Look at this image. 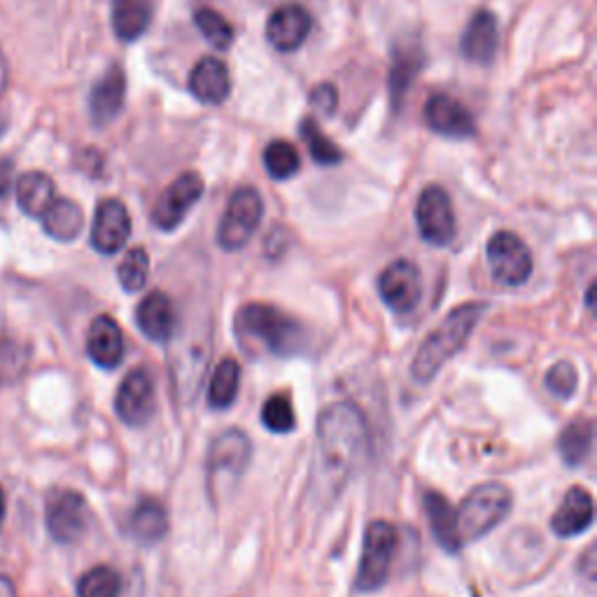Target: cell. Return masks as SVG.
Listing matches in <instances>:
<instances>
[{"label":"cell","instance_id":"obj_1","mask_svg":"<svg viewBox=\"0 0 597 597\" xmlns=\"http://www.w3.org/2000/svg\"><path fill=\"white\" fill-rule=\"evenodd\" d=\"M315 478L320 495H338L360 472L372 451L370 423L351 402L327 406L317 418Z\"/></svg>","mask_w":597,"mask_h":597},{"label":"cell","instance_id":"obj_2","mask_svg":"<svg viewBox=\"0 0 597 597\" xmlns=\"http://www.w3.org/2000/svg\"><path fill=\"white\" fill-rule=\"evenodd\" d=\"M236 334L245 346L266 355L290 357L306 346V332L290 313L269 304H247L236 315Z\"/></svg>","mask_w":597,"mask_h":597},{"label":"cell","instance_id":"obj_3","mask_svg":"<svg viewBox=\"0 0 597 597\" xmlns=\"http://www.w3.org/2000/svg\"><path fill=\"white\" fill-rule=\"evenodd\" d=\"M486 304L474 302L451 311L448 317H444V323L423 341V346L411 362V376L418 383H429L439 374L442 366L467 346L480 317L486 315Z\"/></svg>","mask_w":597,"mask_h":597},{"label":"cell","instance_id":"obj_4","mask_svg":"<svg viewBox=\"0 0 597 597\" xmlns=\"http://www.w3.org/2000/svg\"><path fill=\"white\" fill-rule=\"evenodd\" d=\"M252 444L241 429L220 432L205 457V474H209V493L213 499L232 495L250 465Z\"/></svg>","mask_w":597,"mask_h":597},{"label":"cell","instance_id":"obj_5","mask_svg":"<svg viewBox=\"0 0 597 597\" xmlns=\"http://www.w3.org/2000/svg\"><path fill=\"white\" fill-rule=\"evenodd\" d=\"M512 509V493L502 484H484L476 486L461 509L455 512L457 516V533H461L463 544L476 542L486 537L493 527H497L504 518H507Z\"/></svg>","mask_w":597,"mask_h":597},{"label":"cell","instance_id":"obj_6","mask_svg":"<svg viewBox=\"0 0 597 597\" xmlns=\"http://www.w3.org/2000/svg\"><path fill=\"white\" fill-rule=\"evenodd\" d=\"M395 548H397L395 525L387 520L370 523L364 533L360 571L355 577L357 593H374L383 588V584L389 577V565H393Z\"/></svg>","mask_w":597,"mask_h":597},{"label":"cell","instance_id":"obj_7","mask_svg":"<svg viewBox=\"0 0 597 597\" xmlns=\"http://www.w3.org/2000/svg\"><path fill=\"white\" fill-rule=\"evenodd\" d=\"M264 215V201L255 188H239L229 199L226 211L217 226V243L226 252L245 247L257 232Z\"/></svg>","mask_w":597,"mask_h":597},{"label":"cell","instance_id":"obj_8","mask_svg":"<svg viewBox=\"0 0 597 597\" xmlns=\"http://www.w3.org/2000/svg\"><path fill=\"white\" fill-rule=\"evenodd\" d=\"M488 264L493 279L507 287H518L533 275L530 247L523 243L514 232H497L488 241Z\"/></svg>","mask_w":597,"mask_h":597},{"label":"cell","instance_id":"obj_9","mask_svg":"<svg viewBox=\"0 0 597 597\" xmlns=\"http://www.w3.org/2000/svg\"><path fill=\"white\" fill-rule=\"evenodd\" d=\"M44 523L52 539L59 544H75L84 537L89 527V504L78 490H54L48 497Z\"/></svg>","mask_w":597,"mask_h":597},{"label":"cell","instance_id":"obj_10","mask_svg":"<svg viewBox=\"0 0 597 597\" xmlns=\"http://www.w3.org/2000/svg\"><path fill=\"white\" fill-rule=\"evenodd\" d=\"M203 178L194 171L178 175L171 185L156 199L152 209V222L162 232H173L188 217L203 194Z\"/></svg>","mask_w":597,"mask_h":597},{"label":"cell","instance_id":"obj_11","mask_svg":"<svg viewBox=\"0 0 597 597\" xmlns=\"http://www.w3.org/2000/svg\"><path fill=\"white\" fill-rule=\"evenodd\" d=\"M416 222L421 229V236L436 247H446L453 243L457 224L451 196L444 188L429 185L423 190L418 205H416Z\"/></svg>","mask_w":597,"mask_h":597},{"label":"cell","instance_id":"obj_12","mask_svg":"<svg viewBox=\"0 0 597 597\" xmlns=\"http://www.w3.org/2000/svg\"><path fill=\"white\" fill-rule=\"evenodd\" d=\"M154 381L143 366H138L122 381L118 397H114V411L124 425L143 427L154 416Z\"/></svg>","mask_w":597,"mask_h":597},{"label":"cell","instance_id":"obj_13","mask_svg":"<svg viewBox=\"0 0 597 597\" xmlns=\"http://www.w3.org/2000/svg\"><path fill=\"white\" fill-rule=\"evenodd\" d=\"M381 298L395 313H411L421 304L423 283L418 266L408 260H397L389 264L378 279Z\"/></svg>","mask_w":597,"mask_h":597},{"label":"cell","instance_id":"obj_14","mask_svg":"<svg viewBox=\"0 0 597 597\" xmlns=\"http://www.w3.org/2000/svg\"><path fill=\"white\" fill-rule=\"evenodd\" d=\"M131 236V215L120 199H103L91 224V245L101 255H118Z\"/></svg>","mask_w":597,"mask_h":597},{"label":"cell","instance_id":"obj_15","mask_svg":"<svg viewBox=\"0 0 597 597\" xmlns=\"http://www.w3.org/2000/svg\"><path fill=\"white\" fill-rule=\"evenodd\" d=\"M313 29V17L306 8L287 3L275 10L266 21V40L273 50L279 52H296Z\"/></svg>","mask_w":597,"mask_h":597},{"label":"cell","instance_id":"obj_16","mask_svg":"<svg viewBox=\"0 0 597 597\" xmlns=\"http://www.w3.org/2000/svg\"><path fill=\"white\" fill-rule=\"evenodd\" d=\"M425 122L434 133L457 138V141L476 135V122L472 118V112L448 94H434L427 99Z\"/></svg>","mask_w":597,"mask_h":597},{"label":"cell","instance_id":"obj_17","mask_svg":"<svg viewBox=\"0 0 597 597\" xmlns=\"http://www.w3.org/2000/svg\"><path fill=\"white\" fill-rule=\"evenodd\" d=\"M127 99V75L122 65H110L101 80L91 87L89 94V118L97 127H108L124 108Z\"/></svg>","mask_w":597,"mask_h":597},{"label":"cell","instance_id":"obj_18","mask_svg":"<svg viewBox=\"0 0 597 597\" xmlns=\"http://www.w3.org/2000/svg\"><path fill=\"white\" fill-rule=\"evenodd\" d=\"M87 355L101 370H114L124 360V336L110 315L94 317L87 332Z\"/></svg>","mask_w":597,"mask_h":597},{"label":"cell","instance_id":"obj_19","mask_svg":"<svg viewBox=\"0 0 597 597\" xmlns=\"http://www.w3.org/2000/svg\"><path fill=\"white\" fill-rule=\"evenodd\" d=\"M497 48H499L497 17L488 10L476 12L461 40L463 57L472 63H490L497 54Z\"/></svg>","mask_w":597,"mask_h":597},{"label":"cell","instance_id":"obj_20","mask_svg":"<svg viewBox=\"0 0 597 597\" xmlns=\"http://www.w3.org/2000/svg\"><path fill=\"white\" fill-rule=\"evenodd\" d=\"M190 91L201 103L209 105L224 103L229 99V91H232V75H229V68L224 65V61L215 57L201 59L190 75Z\"/></svg>","mask_w":597,"mask_h":597},{"label":"cell","instance_id":"obj_21","mask_svg":"<svg viewBox=\"0 0 597 597\" xmlns=\"http://www.w3.org/2000/svg\"><path fill=\"white\" fill-rule=\"evenodd\" d=\"M135 323L154 343H169L175 332V308L164 292H150L135 311Z\"/></svg>","mask_w":597,"mask_h":597},{"label":"cell","instance_id":"obj_22","mask_svg":"<svg viewBox=\"0 0 597 597\" xmlns=\"http://www.w3.org/2000/svg\"><path fill=\"white\" fill-rule=\"evenodd\" d=\"M593 497L586 488L567 490L558 512L550 518V527L558 537H577L593 525Z\"/></svg>","mask_w":597,"mask_h":597},{"label":"cell","instance_id":"obj_23","mask_svg":"<svg viewBox=\"0 0 597 597\" xmlns=\"http://www.w3.org/2000/svg\"><path fill=\"white\" fill-rule=\"evenodd\" d=\"M129 535L143 546L162 542L169 533V514L166 507L154 497H145L133 507L129 516Z\"/></svg>","mask_w":597,"mask_h":597},{"label":"cell","instance_id":"obj_24","mask_svg":"<svg viewBox=\"0 0 597 597\" xmlns=\"http://www.w3.org/2000/svg\"><path fill=\"white\" fill-rule=\"evenodd\" d=\"M423 504H425V514H427V523H429L434 539L439 542V546L448 550V554H457V550L463 548V539H461V533H457V516H455L453 504L444 495L434 490L425 495Z\"/></svg>","mask_w":597,"mask_h":597},{"label":"cell","instance_id":"obj_25","mask_svg":"<svg viewBox=\"0 0 597 597\" xmlns=\"http://www.w3.org/2000/svg\"><path fill=\"white\" fill-rule=\"evenodd\" d=\"M14 194H17V205L21 209V213L29 217H40L57 199V185L48 173L29 171L24 175H19Z\"/></svg>","mask_w":597,"mask_h":597},{"label":"cell","instance_id":"obj_26","mask_svg":"<svg viewBox=\"0 0 597 597\" xmlns=\"http://www.w3.org/2000/svg\"><path fill=\"white\" fill-rule=\"evenodd\" d=\"M44 234L61 243H71L82 234L84 213L71 199H54L48 211L40 215Z\"/></svg>","mask_w":597,"mask_h":597},{"label":"cell","instance_id":"obj_27","mask_svg":"<svg viewBox=\"0 0 597 597\" xmlns=\"http://www.w3.org/2000/svg\"><path fill=\"white\" fill-rule=\"evenodd\" d=\"M150 27V8L145 0H114L112 31L120 40L133 42Z\"/></svg>","mask_w":597,"mask_h":597},{"label":"cell","instance_id":"obj_28","mask_svg":"<svg viewBox=\"0 0 597 597\" xmlns=\"http://www.w3.org/2000/svg\"><path fill=\"white\" fill-rule=\"evenodd\" d=\"M593 448V423L579 418L569 423L558 436V453L569 467L581 465Z\"/></svg>","mask_w":597,"mask_h":597},{"label":"cell","instance_id":"obj_29","mask_svg":"<svg viewBox=\"0 0 597 597\" xmlns=\"http://www.w3.org/2000/svg\"><path fill=\"white\" fill-rule=\"evenodd\" d=\"M239 383H241V364L234 357H226L217 364V370L211 378L209 387V404L213 408H229L234 404L239 395Z\"/></svg>","mask_w":597,"mask_h":597},{"label":"cell","instance_id":"obj_30","mask_svg":"<svg viewBox=\"0 0 597 597\" xmlns=\"http://www.w3.org/2000/svg\"><path fill=\"white\" fill-rule=\"evenodd\" d=\"M298 133H302L304 143L313 156V162L320 166H336L343 162V152L338 145L332 141V138L317 127L315 120L304 118L302 124H298Z\"/></svg>","mask_w":597,"mask_h":597},{"label":"cell","instance_id":"obj_31","mask_svg":"<svg viewBox=\"0 0 597 597\" xmlns=\"http://www.w3.org/2000/svg\"><path fill=\"white\" fill-rule=\"evenodd\" d=\"M122 577L108 565L91 567L78 581V597H120Z\"/></svg>","mask_w":597,"mask_h":597},{"label":"cell","instance_id":"obj_32","mask_svg":"<svg viewBox=\"0 0 597 597\" xmlns=\"http://www.w3.org/2000/svg\"><path fill=\"white\" fill-rule=\"evenodd\" d=\"M264 166L273 180H290L302 169V159L290 141H273L264 150Z\"/></svg>","mask_w":597,"mask_h":597},{"label":"cell","instance_id":"obj_33","mask_svg":"<svg viewBox=\"0 0 597 597\" xmlns=\"http://www.w3.org/2000/svg\"><path fill=\"white\" fill-rule=\"evenodd\" d=\"M194 24L199 33L209 40L215 50H229L234 42V27L213 8H201L194 14Z\"/></svg>","mask_w":597,"mask_h":597},{"label":"cell","instance_id":"obj_34","mask_svg":"<svg viewBox=\"0 0 597 597\" xmlns=\"http://www.w3.org/2000/svg\"><path fill=\"white\" fill-rule=\"evenodd\" d=\"M148 275H150V257L145 247H131L118 269L120 285L127 292H141L148 283Z\"/></svg>","mask_w":597,"mask_h":597},{"label":"cell","instance_id":"obj_35","mask_svg":"<svg viewBox=\"0 0 597 597\" xmlns=\"http://www.w3.org/2000/svg\"><path fill=\"white\" fill-rule=\"evenodd\" d=\"M262 423L266 425V429L275 434L292 432L296 425V418H294V408H292L290 397L287 395L269 397L262 408Z\"/></svg>","mask_w":597,"mask_h":597},{"label":"cell","instance_id":"obj_36","mask_svg":"<svg viewBox=\"0 0 597 597\" xmlns=\"http://www.w3.org/2000/svg\"><path fill=\"white\" fill-rule=\"evenodd\" d=\"M546 387L560 399H567L577 389V370L569 362H558L554 370L546 374Z\"/></svg>","mask_w":597,"mask_h":597},{"label":"cell","instance_id":"obj_37","mask_svg":"<svg viewBox=\"0 0 597 597\" xmlns=\"http://www.w3.org/2000/svg\"><path fill=\"white\" fill-rule=\"evenodd\" d=\"M421 54H397L395 57V65L393 71H389V89H393V97L399 99L404 97L406 87L413 82V78H416L418 68L413 65V61H418Z\"/></svg>","mask_w":597,"mask_h":597},{"label":"cell","instance_id":"obj_38","mask_svg":"<svg viewBox=\"0 0 597 597\" xmlns=\"http://www.w3.org/2000/svg\"><path fill=\"white\" fill-rule=\"evenodd\" d=\"M311 103L323 112V114H332L338 105V94H336V89L332 84H317L313 89V97H311Z\"/></svg>","mask_w":597,"mask_h":597},{"label":"cell","instance_id":"obj_39","mask_svg":"<svg viewBox=\"0 0 597 597\" xmlns=\"http://www.w3.org/2000/svg\"><path fill=\"white\" fill-rule=\"evenodd\" d=\"M12 162L6 156H0V199H8L10 190H12Z\"/></svg>","mask_w":597,"mask_h":597},{"label":"cell","instance_id":"obj_40","mask_svg":"<svg viewBox=\"0 0 597 597\" xmlns=\"http://www.w3.org/2000/svg\"><path fill=\"white\" fill-rule=\"evenodd\" d=\"M8 84H10V68L3 50H0V99H3V94L8 91Z\"/></svg>","mask_w":597,"mask_h":597},{"label":"cell","instance_id":"obj_41","mask_svg":"<svg viewBox=\"0 0 597 597\" xmlns=\"http://www.w3.org/2000/svg\"><path fill=\"white\" fill-rule=\"evenodd\" d=\"M0 597H19L14 584L6 577V574H0Z\"/></svg>","mask_w":597,"mask_h":597},{"label":"cell","instance_id":"obj_42","mask_svg":"<svg viewBox=\"0 0 597 597\" xmlns=\"http://www.w3.org/2000/svg\"><path fill=\"white\" fill-rule=\"evenodd\" d=\"M3 520H6V490L0 486V527H3Z\"/></svg>","mask_w":597,"mask_h":597},{"label":"cell","instance_id":"obj_43","mask_svg":"<svg viewBox=\"0 0 597 597\" xmlns=\"http://www.w3.org/2000/svg\"><path fill=\"white\" fill-rule=\"evenodd\" d=\"M593 294H595V285L588 287V308L593 311Z\"/></svg>","mask_w":597,"mask_h":597}]
</instances>
